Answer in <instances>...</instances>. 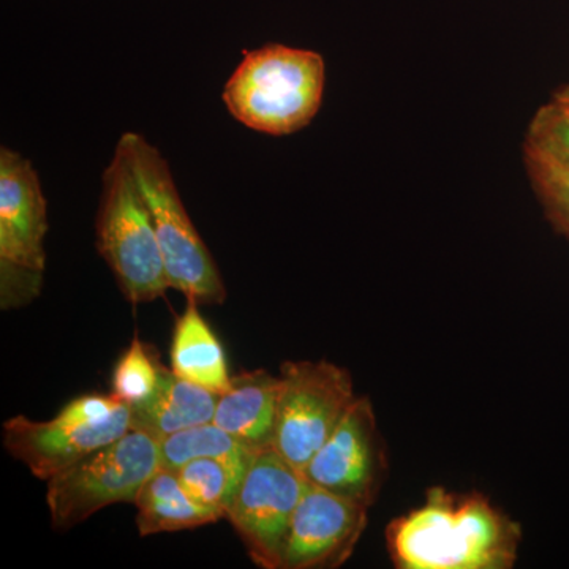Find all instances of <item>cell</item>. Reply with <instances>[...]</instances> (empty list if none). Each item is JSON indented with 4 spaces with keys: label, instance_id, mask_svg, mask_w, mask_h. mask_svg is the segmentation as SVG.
I'll return each instance as SVG.
<instances>
[{
    "label": "cell",
    "instance_id": "9a60e30c",
    "mask_svg": "<svg viewBox=\"0 0 569 569\" xmlns=\"http://www.w3.org/2000/svg\"><path fill=\"white\" fill-rule=\"evenodd\" d=\"M198 306L189 299L187 309L176 323L170 351L171 370L197 387L222 395L231 381L227 356Z\"/></svg>",
    "mask_w": 569,
    "mask_h": 569
},
{
    "label": "cell",
    "instance_id": "7a4b0ae2",
    "mask_svg": "<svg viewBox=\"0 0 569 569\" xmlns=\"http://www.w3.org/2000/svg\"><path fill=\"white\" fill-rule=\"evenodd\" d=\"M325 59L316 51L266 44L244 51L222 99L236 121L254 132L284 137L305 129L323 102Z\"/></svg>",
    "mask_w": 569,
    "mask_h": 569
},
{
    "label": "cell",
    "instance_id": "3957f363",
    "mask_svg": "<svg viewBox=\"0 0 569 569\" xmlns=\"http://www.w3.org/2000/svg\"><path fill=\"white\" fill-rule=\"evenodd\" d=\"M116 148L126 157L151 213L170 288L200 306L222 305V276L187 213L162 152L133 132L123 133Z\"/></svg>",
    "mask_w": 569,
    "mask_h": 569
},
{
    "label": "cell",
    "instance_id": "6da1fadb",
    "mask_svg": "<svg viewBox=\"0 0 569 569\" xmlns=\"http://www.w3.org/2000/svg\"><path fill=\"white\" fill-rule=\"evenodd\" d=\"M520 527L478 492L427 490L421 507L389 523L397 568L508 569L518 560Z\"/></svg>",
    "mask_w": 569,
    "mask_h": 569
},
{
    "label": "cell",
    "instance_id": "30bf717a",
    "mask_svg": "<svg viewBox=\"0 0 569 569\" xmlns=\"http://www.w3.org/2000/svg\"><path fill=\"white\" fill-rule=\"evenodd\" d=\"M307 481L370 508L385 477L387 455L376 411L367 397H356L346 417L306 467Z\"/></svg>",
    "mask_w": 569,
    "mask_h": 569
},
{
    "label": "cell",
    "instance_id": "44dd1931",
    "mask_svg": "<svg viewBox=\"0 0 569 569\" xmlns=\"http://www.w3.org/2000/svg\"><path fill=\"white\" fill-rule=\"evenodd\" d=\"M553 99L563 100V102H569V82L563 88L559 89L556 93H553Z\"/></svg>",
    "mask_w": 569,
    "mask_h": 569
},
{
    "label": "cell",
    "instance_id": "d6986e66",
    "mask_svg": "<svg viewBox=\"0 0 569 569\" xmlns=\"http://www.w3.org/2000/svg\"><path fill=\"white\" fill-rule=\"evenodd\" d=\"M160 362L151 350L134 337L112 373V396L126 406L144 402L159 383Z\"/></svg>",
    "mask_w": 569,
    "mask_h": 569
},
{
    "label": "cell",
    "instance_id": "e0dca14e",
    "mask_svg": "<svg viewBox=\"0 0 569 569\" xmlns=\"http://www.w3.org/2000/svg\"><path fill=\"white\" fill-rule=\"evenodd\" d=\"M250 451L213 422L189 427L159 440L160 468L178 471L187 462L203 458H234Z\"/></svg>",
    "mask_w": 569,
    "mask_h": 569
},
{
    "label": "cell",
    "instance_id": "2e32d148",
    "mask_svg": "<svg viewBox=\"0 0 569 569\" xmlns=\"http://www.w3.org/2000/svg\"><path fill=\"white\" fill-rule=\"evenodd\" d=\"M253 455L254 452H246L234 458L190 460L176 475L194 500L217 509L227 519L228 508L244 481Z\"/></svg>",
    "mask_w": 569,
    "mask_h": 569
},
{
    "label": "cell",
    "instance_id": "8fae6325",
    "mask_svg": "<svg viewBox=\"0 0 569 569\" xmlns=\"http://www.w3.org/2000/svg\"><path fill=\"white\" fill-rule=\"evenodd\" d=\"M369 508L307 481L296 508L282 569H336L353 556Z\"/></svg>",
    "mask_w": 569,
    "mask_h": 569
},
{
    "label": "cell",
    "instance_id": "4fadbf2b",
    "mask_svg": "<svg viewBox=\"0 0 569 569\" xmlns=\"http://www.w3.org/2000/svg\"><path fill=\"white\" fill-rule=\"evenodd\" d=\"M217 399V392L183 380L160 362L156 391L130 407V425L132 430L162 440L179 430L212 422Z\"/></svg>",
    "mask_w": 569,
    "mask_h": 569
},
{
    "label": "cell",
    "instance_id": "5bb4252c",
    "mask_svg": "<svg viewBox=\"0 0 569 569\" xmlns=\"http://www.w3.org/2000/svg\"><path fill=\"white\" fill-rule=\"evenodd\" d=\"M137 527L141 537L198 529L224 519L222 512L194 500L176 471L159 468L134 498Z\"/></svg>",
    "mask_w": 569,
    "mask_h": 569
},
{
    "label": "cell",
    "instance_id": "ffe728a7",
    "mask_svg": "<svg viewBox=\"0 0 569 569\" xmlns=\"http://www.w3.org/2000/svg\"><path fill=\"white\" fill-rule=\"evenodd\" d=\"M526 146L569 171V102L552 97L542 104L531 119Z\"/></svg>",
    "mask_w": 569,
    "mask_h": 569
},
{
    "label": "cell",
    "instance_id": "52a82bcc",
    "mask_svg": "<svg viewBox=\"0 0 569 569\" xmlns=\"http://www.w3.org/2000/svg\"><path fill=\"white\" fill-rule=\"evenodd\" d=\"M47 200L31 160L0 149V299L13 309L39 296L47 268Z\"/></svg>",
    "mask_w": 569,
    "mask_h": 569
},
{
    "label": "cell",
    "instance_id": "8992f818",
    "mask_svg": "<svg viewBox=\"0 0 569 569\" xmlns=\"http://www.w3.org/2000/svg\"><path fill=\"white\" fill-rule=\"evenodd\" d=\"M159 468V440L130 429L47 481L52 526L71 529L100 509L133 503L141 486Z\"/></svg>",
    "mask_w": 569,
    "mask_h": 569
},
{
    "label": "cell",
    "instance_id": "9c48e42d",
    "mask_svg": "<svg viewBox=\"0 0 569 569\" xmlns=\"http://www.w3.org/2000/svg\"><path fill=\"white\" fill-rule=\"evenodd\" d=\"M306 488L305 473L274 448L254 452L227 519L258 567L282 569L288 531Z\"/></svg>",
    "mask_w": 569,
    "mask_h": 569
},
{
    "label": "cell",
    "instance_id": "ac0fdd59",
    "mask_svg": "<svg viewBox=\"0 0 569 569\" xmlns=\"http://www.w3.org/2000/svg\"><path fill=\"white\" fill-rule=\"evenodd\" d=\"M526 167L550 223L569 238V171L526 146Z\"/></svg>",
    "mask_w": 569,
    "mask_h": 569
},
{
    "label": "cell",
    "instance_id": "277c9868",
    "mask_svg": "<svg viewBox=\"0 0 569 569\" xmlns=\"http://www.w3.org/2000/svg\"><path fill=\"white\" fill-rule=\"evenodd\" d=\"M96 217V246L132 305L162 298L170 288L151 213L123 153L103 171Z\"/></svg>",
    "mask_w": 569,
    "mask_h": 569
},
{
    "label": "cell",
    "instance_id": "5b68a950",
    "mask_svg": "<svg viewBox=\"0 0 569 569\" xmlns=\"http://www.w3.org/2000/svg\"><path fill=\"white\" fill-rule=\"evenodd\" d=\"M130 429L129 406L112 395H89L71 400L50 421L9 419L3 425V447L47 482Z\"/></svg>",
    "mask_w": 569,
    "mask_h": 569
},
{
    "label": "cell",
    "instance_id": "ba28073f",
    "mask_svg": "<svg viewBox=\"0 0 569 569\" xmlns=\"http://www.w3.org/2000/svg\"><path fill=\"white\" fill-rule=\"evenodd\" d=\"M272 448L305 473L355 402L353 380L343 367L325 361H287Z\"/></svg>",
    "mask_w": 569,
    "mask_h": 569
},
{
    "label": "cell",
    "instance_id": "7c38bea8",
    "mask_svg": "<svg viewBox=\"0 0 569 569\" xmlns=\"http://www.w3.org/2000/svg\"><path fill=\"white\" fill-rule=\"evenodd\" d=\"M282 377L252 370L231 377L219 395L212 422L250 451L272 448L279 415Z\"/></svg>",
    "mask_w": 569,
    "mask_h": 569
}]
</instances>
